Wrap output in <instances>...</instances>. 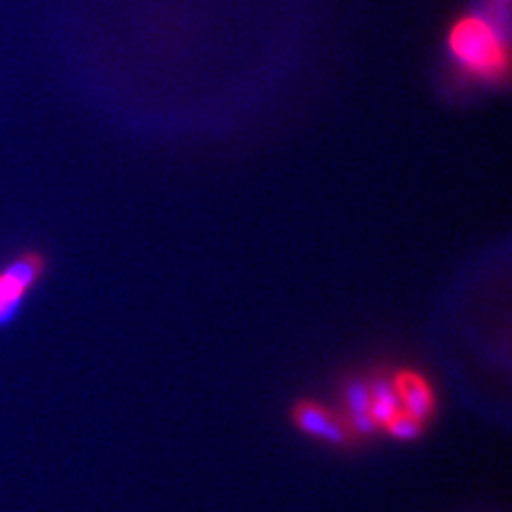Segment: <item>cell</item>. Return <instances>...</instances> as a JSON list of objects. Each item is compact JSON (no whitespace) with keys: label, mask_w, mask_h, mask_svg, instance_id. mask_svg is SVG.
I'll return each instance as SVG.
<instances>
[{"label":"cell","mask_w":512,"mask_h":512,"mask_svg":"<svg viewBox=\"0 0 512 512\" xmlns=\"http://www.w3.org/2000/svg\"><path fill=\"white\" fill-rule=\"evenodd\" d=\"M391 384L402 410L427 429L438 410V399L431 382L414 370H399L391 376Z\"/></svg>","instance_id":"obj_4"},{"label":"cell","mask_w":512,"mask_h":512,"mask_svg":"<svg viewBox=\"0 0 512 512\" xmlns=\"http://www.w3.org/2000/svg\"><path fill=\"white\" fill-rule=\"evenodd\" d=\"M448 52L463 71L480 79H500L508 71L506 39L487 15H463L448 32Z\"/></svg>","instance_id":"obj_1"},{"label":"cell","mask_w":512,"mask_h":512,"mask_svg":"<svg viewBox=\"0 0 512 512\" xmlns=\"http://www.w3.org/2000/svg\"><path fill=\"white\" fill-rule=\"evenodd\" d=\"M43 274L45 259L35 250L13 256L0 267V329H7L18 320Z\"/></svg>","instance_id":"obj_2"},{"label":"cell","mask_w":512,"mask_h":512,"mask_svg":"<svg viewBox=\"0 0 512 512\" xmlns=\"http://www.w3.org/2000/svg\"><path fill=\"white\" fill-rule=\"evenodd\" d=\"M293 421L297 429H301L306 436L331 444L348 446L365 440L346 410L340 412L338 408H327L323 404L312 402V399H306V402L295 406Z\"/></svg>","instance_id":"obj_3"}]
</instances>
